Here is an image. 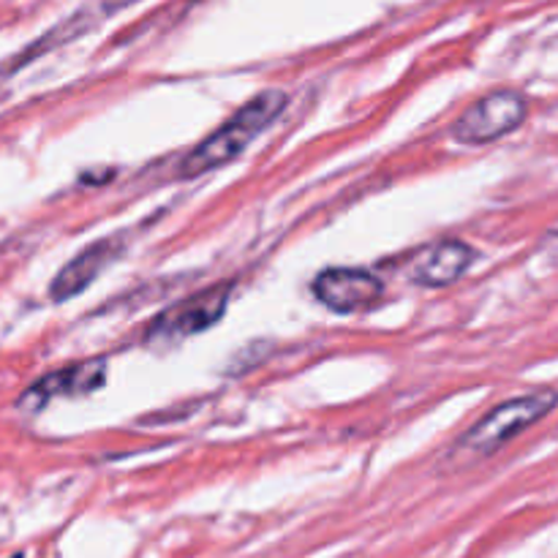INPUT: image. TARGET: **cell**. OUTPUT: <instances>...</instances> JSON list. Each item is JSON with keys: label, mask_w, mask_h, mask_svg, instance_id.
<instances>
[{"label": "cell", "mask_w": 558, "mask_h": 558, "mask_svg": "<svg viewBox=\"0 0 558 558\" xmlns=\"http://www.w3.org/2000/svg\"><path fill=\"white\" fill-rule=\"evenodd\" d=\"M379 278L360 267H327L314 278V294L325 308L336 314H357L381 298Z\"/></svg>", "instance_id": "5"}, {"label": "cell", "mask_w": 558, "mask_h": 558, "mask_svg": "<svg viewBox=\"0 0 558 558\" xmlns=\"http://www.w3.org/2000/svg\"><path fill=\"white\" fill-rule=\"evenodd\" d=\"M104 381H107V363L104 360H85V363H74L69 368H60L54 374H47L44 379H38L25 392L20 407L31 409V412H41V407L49 398L87 396V392L101 390Z\"/></svg>", "instance_id": "7"}, {"label": "cell", "mask_w": 558, "mask_h": 558, "mask_svg": "<svg viewBox=\"0 0 558 558\" xmlns=\"http://www.w3.org/2000/svg\"><path fill=\"white\" fill-rule=\"evenodd\" d=\"M539 254L550 262V265L558 267V232H548L539 243Z\"/></svg>", "instance_id": "9"}, {"label": "cell", "mask_w": 558, "mask_h": 558, "mask_svg": "<svg viewBox=\"0 0 558 558\" xmlns=\"http://www.w3.org/2000/svg\"><path fill=\"white\" fill-rule=\"evenodd\" d=\"M229 289H232L229 283L202 289V292L191 294L183 303L163 311L161 316H156L150 330H147V341H150L153 347H156V343H180L185 341V338L210 330V327L218 325L221 316L227 314Z\"/></svg>", "instance_id": "4"}, {"label": "cell", "mask_w": 558, "mask_h": 558, "mask_svg": "<svg viewBox=\"0 0 558 558\" xmlns=\"http://www.w3.org/2000/svg\"><path fill=\"white\" fill-rule=\"evenodd\" d=\"M477 254L463 240H439L428 248L417 251L409 262V278L417 287L445 289L452 287L469 267L474 265Z\"/></svg>", "instance_id": "6"}, {"label": "cell", "mask_w": 558, "mask_h": 558, "mask_svg": "<svg viewBox=\"0 0 558 558\" xmlns=\"http://www.w3.org/2000/svg\"><path fill=\"white\" fill-rule=\"evenodd\" d=\"M529 101L518 90H494L466 109L452 125V140L461 145H490L523 125Z\"/></svg>", "instance_id": "3"}, {"label": "cell", "mask_w": 558, "mask_h": 558, "mask_svg": "<svg viewBox=\"0 0 558 558\" xmlns=\"http://www.w3.org/2000/svg\"><path fill=\"white\" fill-rule=\"evenodd\" d=\"M287 93L283 90H262L251 101H245L227 123L213 131L207 140H202L189 156L180 161V178H199V174L221 169L232 158H238L278 114L287 109Z\"/></svg>", "instance_id": "1"}, {"label": "cell", "mask_w": 558, "mask_h": 558, "mask_svg": "<svg viewBox=\"0 0 558 558\" xmlns=\"http://www.w3.org/2000/svg\"><path fill=\"white\" fill-rule=\"evenodd\" d=\"M120 248H123V238L114 234V238L96 240V243L87 245L85 251H80V254L54 276L52 287H49V294H52L54 303H65V300L85 292V289L96 281L98 272H101L109 262L118 259Z\"/></svg>", "instance_id": "8"}, {"label": "cell", "mask_w": 558, "mask_h": 558, "mask_svg": "<svg viewBox=\"0 0 558 558\" xmlns=\"http://www.w3.org/2000/svg\"><path fill=\"white\" fill-rule=\"evenodd\" d=\"M558 407V392L550 387L526 392V396L510 398L490 409L477 425L469 428V434L461 439V450L474 452V456H494L496 450L521 436L523 430L537 425L539 420L548 417Z\"/></svg>", "instance_id": "2"}]
</instances>
